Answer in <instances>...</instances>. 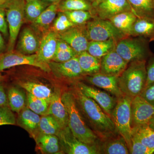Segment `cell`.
<instances>
[{"label": "cell", "instance_id": "1", "mask_svg": "<svg viewBox=\"0 0 154 154\" xmlns=\"http://www.w3.org/2000/svg\"><path fill=\"white\" fill-rule=\"evenodd\" d=\"M85 121L100 140L119 134L112 118L93 99L75 85L71 90Z\"/></svg>", "mask_w": 154, "mask_h": 154}, {"label": "cell", "instance_id": "2", "mask_svg": "<svg viewBox=\"0 0 154 154\" xmlns=\"http://www.w3.org/2000/svg\"><path fill=\"white\" fill-rule=\"evenodd\" d=\"M62 99L66 108L68 127L72 133L85 143L98 144L100 139L86 123L71 91H66L62 94Z\"/></svg>", "mask_w": 154, "mask_h": 154}, {"label": "cell", "instance_id": "3", "mask_svg": "<svg viewBox=\"0 0 154 154\" xmlns=\"http://www.w3.org/2000/svg\"><path fill=\"white\" fill-rule=\"evenodd\" d=\"M146 60L130 62L118 77V85L124 95L134 98L140 95L147 81Z\"/></svg>", "mask_w": 154, "mask_h": 154}, {"label": "cell", "instance_id": "4", "mask_svg": "<svg viewBox=\"0 0 154 154\" xmlns=\"http://www.w3.org/2000/svg\"><path fill=\"white\" fill-rule=\"evenodd\" d=\"M133 98L124 95L117 99L111 118L119 133L124 138L129 151L131 146V103Z\"/></svg>", "mask_w": 154, "mask_h": 154}, {"label": "cell", "instance_id": "5", "mask_svg": "<svg viewBox=\"0 0 154 154\" xmlns=\"http://www.w3.org/2000/svg\"><path fill=\"white\" fill-rule=\"evenodd\" d=\"M24 0H11L6 6V19L9 29L8 52L13 51L25 17Z\"/></svg>", "mask_w": 154, "mask_h": 154}, {"label": "cell", "instance_id": "6", "mask_svg": "<svg viewBox=\"0 0 154 154\" xmlns=\"http://www.w3.org/2000/svg\"><path fill=\"white\" fill-rule=\"evenodd\" d=\"M115 51L128 63L133 61L146 60L151 54L148 40L142 37L122 39L116 45Z\"/></svg>", "mask_w": 154, "mask_h": 154}, {"label": "cell", "instance_id": "7", "mask_svg": "<svg viewBox=\"0 0 154 154\" xmlns=\"http://www.w3.org/2000/svg\"><path fill=\"white\" fill-rule=\"evenodd\" d=\"M61 150L68 154H99L98 144H88L82 142L72 133L68 126L61 129L57 135Z\"/></svg>", "mask_w": 154, "mask_h": 154}, {"label": "cell", "instance_id": "8", "mask_svg": "<svg viewBox=\"0 0 154 154\" xmlns=\"http://www.w3.org/2000/svg\"><path fill=\"white\" fill-rule=\"evenodd\" d=\"M86 33L91 41H106L122 38L124 33L116 28L110 20L96 19L88 22Z\"/></svg>", "mask_w": 154, "mask_h": 154}, {"label": "cell", "instance_id": "9", "mask_svg": "<svg viewBox=\"0 0 154 154\" xmlns=\"http://www.w3.org/2000/svg\"><path fill=\"white\" fill-rule=\"evenodd\" d=\"M29 65L36 67L45 72H51L48 64L38 60L36 54L25 55L14 51L4 54L0 60V72L20 65Z\"/></svg>", "mask_w": 154, "mask_h": 154}, {"label": "cell", "instance_id": "10", "mask_svg": "<svg viewBox=\"0 0 154 154\" xmlns=\"http://www.w3.org/2000/svg\"><path fill=\"white\" fill-rule=\"evenodd\" d=\"M75 85L84 95L95 101L111 118L112 112L117 102L115 96L81 82H77Z\"/></svg>", "mask_w": 154, "mask_h": 154}, {"label": "cell", "instance_id": "11", "mask_svg": "<svg viewBox=\"0 0 154 154\" xmlns=\"http://www.w3.org/2000/svg\"><path fill=\"white\" fill-rule=\"evenodd\" d=\"M154 115V106L139 95L133 98L131 103V128L148 124Z\"/></svg>", "mask_w": 154, "mask_h": 154}, {"label": "cell", "instance_id": "12", "mask_svg": "<svg viewBox=\"0 0 154 154\" xmlns=\"http://www.w3.org/2000/svg\"><path fill=\"white\" fill-rule=\"evenodd\" d=\"M57 35L59 38L67 42L77 54L87 51L89 41L86 32L82 28L74 26Z\"/></svg>", "mask_w": 154, "mask_h": 154}, {"label": "cell", "instance_id": "13", "mask_svg": "<svg viewBox=\"0 0 154 154\" xmlns=\"http://www.w3.org/2000/svg\"><path fill=\"white\" fill-rule=\"evenodd\" d=\"M128 63L116 52L115 49L102 57L99 73L107 75L119 76L125 68Z\"/></svg>", "mask_w": 154, "mask_h": 154}, {"label": "cell", "instance_id": "14", "mask_svg": "<svg viewBox=\"0 0 154 154\" xmlns=\"http://www.w3.org/2000/svg\"><path fill=\"white\" fill-rule=\"evenodd\" d=\"M48 64L51 71L57 78L75 79L84 74L77 56L64 62L51 61Z\"/></svg>", "mask_w": 154, "mask_h": 154}, {"label": "cell", "instance_id": "15", "mask_svg": "<svg viewBox=\"0 0 154 154\" xmlns=\"http://www.w3.org/2000/svg\"><path fill=\"white\" fill-rule=\"evenodd\" d=\"M17 45V51L25 54H36L40 45V40L32 28L25 27L19 33Z\"/></svg>", "mask_w": 154, "mask_h": 154}, {"label": "cell", "instance_id": "16", "mask_svg": "<svg viewBox=\"0 0 154 154\" xmlns=\"http://www.w3.org/2000/svg\"><path fill=\"white\" fill-rule=\"evenodd\" d=\"M118 79V76L107 75L100 73L90 75L86 78L88 82L103 89L117 99L124 95L119 87Z\"/></svg>", "mask_w": 154, "mask_h": 154}, {"label": "cell", "instance_id": "17", "mask_svg": "<svg viewBox=\"0 0 154 154\" xmlns=\"http://www.w3.org/2000/svg\"><path fill=\"white\" fill-rule=\"evenodd\" d=\"M58 39L57 33L53 30L45 34L36 53L38 60L46 64L52 61L57 51Z\"/></svg>", "mask_w": 154, "mask_h": 154}, {"label": "cell", "instance_id": "18", "mask_svg": "<svg viewBox=\"0 0 154 154\" xmlns=\"http://www.w3.org/2000/svg\"><path fill=\"white\" fill-rule=\"evenodd\" d=\"M17 119L18 125L25 130L34 139L39 133V122L41 116L25 107L19 113Z\"/></svg>", "mask_w": 154, "mask_h": 154}, {"label": "cell", "instance_id": "19", "mask_svg": "<svg viewBox=\"0 0 154 154\" xmlns=\"http://www.w3.org/2000/svg\"><path fill=\"white\" fill-rule=\"evenodd\" d=\"M47 114L51 115L54 117L61 129L68 126L67 112L62 99L61 93L59 89L54 92L50 102Z\"/></svg>", "mask_w": 154, "mask_h": 154}, {"label": "cell", "instance_id": "20", "mask_svg": "<svg viewBox=\"0 0 154 154\" xmlns=\"http://www.w3.org/2000/svg\"><path fill=\"white\" fill-rule=\"evenodd\" d=\"M98 146L99 154H130L126 141L120 134L99 140Z\"/></svg>", "mask_w": 154, "mask_h": 154}, {"label": "cell", "instance_id": "21", "mask_svg": "<svg viewBox=\"0 0 154 154\" xmlns=\"http://www.w3.org/2000/svg\"><path fill=\"white\" fill-rule=\"evenodd\" d=\"M131 11L127 0H103L99 7V16L109 19L122 12Z\"/></svg>", "mask_w": 154, "mask_h": 154}, {"label": "cell", "instance_id": "22", "mask_svg": "<svg viewBox=\"0 0 154 154\" xmlns=\"http://www.w3.org/2000/svg\"><path fill=\"white\" fill-rule=\"evenodd\" d=\"M17 84L19 87L35 97L50 102L54 92L46 85L31 81H19Z\"/></svg>", "mask_w": 154, "mask_h": 154}, {"label": "cell", "instance_id": "23", "mask_svg": "<svg viewBox=\"0 0 154 154\" xmlns=\"http://www.w3.org/2000/svg\"><path fill=\"white\" fill-rule=\"evenodd\" d=\"M131 34L154 39V18L137 17L133 26Z\"/></svg>", "mask_w": 154, "mask_h": 154}, {"label": "cell", "instance_id": "24", "mask_svg": "<svg viewBox=\"0 0 154 154\" xmlns=\"http://www.w3.org/2000/svg\"><path fill=\"white\" fill-rule=\"evenodd\" d=\"M35 140L39 149L44 153H63L59 140L57 135L38 134Z\"/></svg>", "mask_w": 154, "mask_h": 154}, {"label": "cell", "instance_id": "25", "mask_svg": "<svg viewBox=\"0 0 154 154\" xmlns=\"http://www.w3.org/2000/svg\"><path fill=\"white\" fill-rule=\"evenodd\" d=\"M7 96L9 107L13 112L19 113L27 106V95L18 87H10Z\"/></svg>", "mask_w": 154, "mask_h": 154}, {"label": "cell", "instance_id": "26", "mask_svg": "<svg viewBox=\"0 0 154 154\" xmlns=\"http://www.w3.org/2000/svg\"><path fill=\"white\" fill-rule=\"evenodd\" d=\"M137 16L130 11L122 12L110 18V20L116 28L125 34H130Z\"/></svg>", "mask_w": 154, "mask_h": 154}, {"label": "cell", "instance_id": "27", "mask_svg": "<svg viewBox=\"0 0 154 154\" xmlns=\"http://www.w3.org/2000/svg\"><path fill=\"white\" fill-rule=\"evenodd\" d=\"M59 2L48 6L33 23V26L39 30L47 29L54 21L59 9Z\"/></svg>", "mask_w": 154, "mask_h": 154}, {"label": "cell", "instance_id": "28", "mask_svg": "<svg viewBox=\"0 0 154 154\" xmlns=\"http://www.w3.org/2000/svg\"><path fill=\"white\" fill-rule=\"evenodd\" d=\"M77 57L84 73L91 75L99 73L101 61L100 59L91 55L87 51L79 54Z\"/></svg>", "mask_w": 154, "mask_h": 154}, {"label": "cell", "instance_id": "29", "mask_svg": "<svg viewBox=\"0 0 154 154\" xmlns=\"http://www.w3.org/2000/svg\"><path fill=\"white\" fill-rule=\"evenodd\" d=\"M132 136L137 138L143 145L154 149V130L148 124L132 128Z\"/></svg>", "mask_w": 154, "mask_h": 154}, {"label": "cell", "instance_id": "30", "mask_svg": "<svg viewBox=\"0 0 154 154\" xmlns=\"http://www.w3.org/2000/svg\"><path fill=\"white\" fill-rule=\"evenodd\" d=\"M114 47V39L91 41L88 43L87 51L91 55L100 59L113 49Z\"/></svg>", "mask_w": 154, "mask_h": 154}, {"label": "cell", "instance_id": "31", "mask_svg": "<svg viewBox=\"0 0 154 154\" xmlns=\"http://www.w3.org/2000/svg\"><path fill=\"white\" fill-rule=\"evenodd\" d=\"M137 17L154 18V0H128Z\"/></svg>", "mask_w": 154, "mask_h": 154}, {"label": "cell", "instance_id": "32", "mask_svg": "<svg viewBox=\"0 0 154 154\" xmlns=\"http://www.w3.org/2000/svg\"><path fill=\"white\" fill-rule=\"evenodd\" d=\"M48 6V3L43 0H31L27 2L25 5V18L33 22Z\"/></svg>", "mask_w": 154, "mask_h": 154}, {"label": "cell", "instance_id": "33", "mask_svg": "<svg viewBox=\"0 0 154 154\" xmlns=\"http://www.w3.org/2000/svg\"><path fill=\"white\" fill-rule=\"evenodd\" d=\"M61 129L59 124L52 116L46 114L41 116L38 134L57 136Z\"/></svg>", "mask_w": 154, "mask_h": 154}, {"label": "cell", "instance_id": "34", "mask_svg": "<svg viewBox=\"0 0 154 154\" xmlns=\"http://www.w3.org/2000/svg\"><path fill=\"white\" fill-rule=\"evenodd\" d=\"M27 98V106L29 109L40 116L47 114L50 102L37 98L28 92Z\"/></svg>", "mask_w": 154, "mask_h": 154}, {"label": "cell", "instance_id": "35", "mask_svg": "<svg viewBox=\"0 0 154 154\" xmlns=\"http://www.w3.org/2000/svg\"><path fill=\"white\" fill-rule=\"evenodd\" d=\"M63 12L75 11H88L91 9L90 4L85 0H64L59 5Z\"/></svg>", "mask_w": 154, "mask_h": 154}, {"label": "cell", "instance_id": "36", "mask_svg": "<svg viewBox=\"0 0 154 154\" xmlns=\"http://www.w3.org/2000/svg\"><path fill=\"white\" fill-rule=\"evenodd\" d=\"M74 25L63 12L60 13L54 21L52 30L57 33H60L71 28Z\"/></svg>", "mask_w": 154, "mask_h": 154}, {"label": "cell", "instance_id": "37", "mask_svg": "<svg viewBox=\"0 0 154 154\" xmlns=\"http://www.w3.org/2000/svg\"><path fill=\"white\" fill-rule=\"evenodd\" d=\"M64 13L74 25H82L91 17L90 12L87 11H65Z\"/></svg>", "mask_w": 154, "mask_h": 154}, {"label": "cell", "instance_id": "38", "mask_svg": "<svg viewBox=\"0 0 154 154\" xmlns=\"http://www.w3.org/2000/svg\"><path fill=\"white\" fill-rule=\"evenodd\" d=\"M17 119L9 107H0V126L15 125Z\"/></svg>", "mask_w": 154, "mask_h": 154}, {"label": "cell", "instance_id": "39", "mask_svg": "<svg viewBox=\"0 0 154 154\" xmlns=\"http://www.w3.org/2000/svg\"><path fill=\"white\" fill-rule=\"evenodd\" d=\"M129 152L131 154H152L154 153V149L143 145L137 138L132 136L131 146Z\"/></svg>", "mask_w": 154, "mask_h": 154}, {"label": "cell", "instance_id": "40", "mask_svg": "<svg viewBox=\"0 0 154 154\" xmlns=\"http://www.w3.org/2000/svg\"><path fill=\"white\" fill-rule=\"evenodd\" d=\"M78 54L73 50H57L52 61L56 62H64L77 56Z\"/></svg>", "mask_w": 154, "mask_h": 154}, {"label": "cell", "instance_id": "41", "mask_svg": "<svg viewBox=\"0 0 154 154\" xmlns=\"http://www.w3.org/2000/svg\"><path fill=\"white\" fill-rule=\"evenodd\" d=\"M147 81L146 86L154 82V54H151L146 63Z\"/></svg>", "mask_w": 154, "mask_h": 154}, {"label": "cell", "instance_id": "42", "mask_svg": "<svg viewBox=\"0 0 154 154\" xmlns=\"http://www.w3.org/2000/svg\"><path fill=\"white\" fill-rule=\"evenodd\" d=\"M140 96L154 106V82L146 86Z\"/></svg>", "mask_w": 154, "mask_h": 154}, {"label": "cell", "instance_id": "43", "mask_svg": "<svg viewBox=\"0 0 154 154\" xmlns=\"http://www.w3.org/2000/svg\"><path fill=\"white\" fill-rule=\"evenodd\" d=\"M6 12L2 6L0 7V32L6 37L9 35L8 26L6 18Z\"/></svg>", "mask_w": 154, "mask_h": 154}, {"label": "cell", "instance_id": "44", "mask_svg": "<svg viewBox=\"0 0 154 154\" xmlns=\"http://www.w3.org/2000/svg\"><path fill=\"white\" fill-rule=\"evenodd\" d=\"M0 107H9L8 96L5 87L0 82Z\"/></svg>", "mask_w": 154, "mask_h": 154}, {"label": "cell", "instance_id": "45", "mask_svg": "<svg viewBox=\"0 0 154 154\" xmlns=\"http://www.w3.org/2000/svg\"><path fill=\"white\" fill-rule=\"evenodd\" d=\"M71 50H73V49L67 42L58 38L57 50L66 51Z\"/></svg>", "mask_w": 154, "mask_h": 154}, {"label": "cell", "instance_id": "46", "mask_svg": "<svg viewBox=\"0 0 154 154\" xmlns=\"http://www.w3.org/2000/svg\"><path fill=\"white\" fill-rule=\"evenodd\" d=\"M5 48V40L2 36V33L0 32V53H2V51L4 50Z\"/></svg>", "mask_w": 154, "mask_h": 154}, {"label": "cell", "instance_id": "47", "mask_svg": "<svg viewBox=\"0 0 154 154\" xmlns=\"http://www.w3.org/2000/svg\"><path fill=\"white\" fill-rule=\"evenodd\" d=\"M148 125L152 129L154 130V115L151 119L150 120L149 122Z\"/></svg>", "mask_w": 154, "mask_h": 154}, {"label": "cell", "instance_id": "48", "mask_svg": "<svg viewBox=\"0 0 154 154\" xmlns=\"http://www.w3.org/2000/svg\"><path fill=\"white\" fill-rule=\"evenodd\" d=\"M45 2H50L51 3L57 2H59L60 0H43Z\"/></svg>", "mask_w": 154, "mask_h": 154}, {"label": "cell", "instance_id": "49", "mask_svg": "<svg viewBox=\"0 0 154 154\" xmlns=\"http://www.w3.org/2000/svg\"><path fill=\"white\" fill-rule=\"evenodd\" d=\"M6 2V0H0V7H2L5 5Z\"/></svg>", "mask_w": 154, "mask_h": 154}, {"label": "cell", "instance_id": "50", "mask_svg": "<svg viewBox=\"0 0 154 154\" xmlns=\"http://www.w3.org/2000/svg\"><path fill=\"white\" fill-rule=\"evenodd\" d=\"M4 77L1 74V72H0V82H2V81H3L4 80Z\"/></svg>", "mask_w": 154, "mask_h": 154}, {"label": "cell", "instance_id": "51", "mask_svg": "<svg viewBox=\"0 0 154 154\" xmlns=\"http://www.w3.org/2000/svg\"><path fill=\"white\" fill-rule=\"evenodd\" d=\"M4 55L2 53H0V60H1V59L2 57Z\"/></svg>", "mask_w": 154, "mask_h": 154}, {"label": "cell", "instance_id": "52", "mask_svg": "<svg viewBox=\"0 0 154 154\" xmlns=\"http://www.w3.org/2000/svg\"><path fill=\"white\" fill-rule=\"evenodd\" d=\"M96 1H97V2H102V1H103V0H96Z\"/></svg>", "mask_w": 154, "mask_h": 154}, {"label": "cell", "instance_id": "53", "mask_svg": "<svg viewBox=\"0 0 154 154\" xmlns=\"http://www.w3.org/2000/svg\"><path fill=\"white\" fill-rule=\"evenodd\" d=\"M26 2H29V1H31V0H26Z\"/></svg>", "mask_w": 154, "mask_h": 154}]
</instances>
